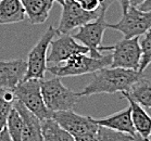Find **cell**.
<instances>
[{
  "label": "cell",
  "mask_w": 151,
  "mask_h": 141,
  "mask_svg": "<svg viewBox=\"0 0 151 141\" xmlns=\"http://www.w3.org/2000/svg\"><path fill=\"white\" fill-rule=\"evenodd\" d=\"M93 79L78 92L79 97H88L99 93H113L128 91L144 74L138 71L121 67H103L93 73Z\"/></svg>",
  "instance_id": "obj_1"
},
{
  "label": "cell",
  "mask_w": 151,
  "mask_h": 141,
  "mask_svg": "<svg viewBox=\"0 0 151 141\" xmlns=\"http://www.w3.org/2000/svg\"><path fill=\"white\" fill-rule=\"evenodd\" d=\"M112 55H103L96 59L88 54H76L66 60L63 65H55L47 67V72L51 73L55 77H71L85 74H93L96 71L110 66Z\"/></svg>",
  "instance_id": "obj_2"
},
{
  "label": "cell",
  "mask_w": 151,
  "mask_h": 141,
  "mask_svg": "<svg viewBox=\"0 0 151 141\" xmlns=\"http://www.w3.org/2000/svg\"><path fill=\"white\" fill-rule=\"evenodd\" d=\"M41 94L46 107L50 112L73 110L81 97L62 84L60 77L44 80L40 79Z\"/></svg>",
  "instance_id": "obj_3"
},
{
  "label": "cell",
  "mask_w": 151,
  "mask_h": 141,
  "mask_svg": "<svg viewBox=\"0 0 151 141\" xmlns=\"http://www.w3.org/2000/svg\"><path fill=\"white\" fill-rule=\"evenodd\" d=\"M13 92L17 100L21 101L40 120L51 118L52 112H50L46 107L41 94L40 79L32 78L23 80L13 88Z\"/></svg>",
  "instance_id": "obj_4"
},
{
  "label": "cell",
  "mask_w": 151,
  "mask_h": 141,
  "mask_svg": "<svg viewBox=\"0 0 151 141\" xmlns=\"http://www.w3.org/2000/svg\"><path fill=\"white\" fill-rule=\"evenodd\" d=\"M57 35V29L50 25L48 29L44 33L37 44L32 48L27 55V71L24 80L26 79H44L47 72V52L51 40Z\"/></svg>",
  "instance_id": "obj_5"
},
{
  "label": "cell",
  "mask_w": 151,
  "mask_h": 141,
  "mask_svg": "<svg viewBox=\"0 0 151 141\" xmlns=\"http://www.w3.org/2000/svg\"><path fill=\"white\" fill-rule=\"evenodd\" d=\"M112 62L110 67L139 71L141 62V48L139 37L124 38L111 46Z\"/></svg>",
  "instance_id": "obj_6"
},
{
  "label": "cell",
  "mask_w": 151,
  "mask_h": 141,
  "mask_svg": "<svg viewBox=\"0 0 151 141\" xmlns=\"http://www.w3.org/2000/svg\"><path fill=\"white\" fill-rule=\"evenodd\" d=\"M122 33L124 38L140 37L151 27V11H141L138 8L129 7L120 21L115 24L106 25Z\"/></svg>",
  "instance_id": "obj_7"
},
{
  "label": "cell",
  "mask_w": 151,
  "mask_h": 141,
  "mask_svg": "<svg viewBox=\"0 0 151 141\" xmlns=\"http://www.w3.org/2000/svg\"><path fill=\"white\" fill-rule=\"evenodd\" d=\"M106 12V11L101 10V13L96 20L88 22L85 25L78 27L77 33L72 35L77 42L89 49V55L96 59L103 57L100 51V44L102 42L104 31L108 28V23L104 19Z\"/></svg>",
  "instance_id": "obj_8"
},
{
  "label": "cell",
  "mask_w": 151,
  "mask_h": 141,
  "mask_svg": "<svg viewBox=\"0 0 151 141\" xmlns=\"http://www.w3.org/2000/svg\"><path fill=\"white\" fill-rule=\"evenodd\" d=\"M101 13V9L98 11H86L79 6L75 0H65L62 6V13L60 23L57 29V34H70L75 28H78L86 23L96 20Z\"/></svg>",
  "instance_id": "obj_9"
},
{
  "label": "cell",
  "mask_w": 151,
  "mask_h": 141,
  "mask_svg": "<svg viewBox=\"0 0 151 141\" xmlns=\"http://www.w3.org/2000/svg\"><path fill=\"white\" fill-rule=\"evenodd\" d=\"M51 118L73 137L82 136L88 132H95L99 127V125L95 122V118L77 114L73 110L52 112Z\"/></svg>",
  "instance_id": "obj_10"
},
{
  "label": "cell",
  "mask_w": 151,
  "mask_h": 141,
  "mask_svg": "<svg viewBox=\"0 0 151 141\" xmlns=\"http://www.w3.org/2000/svg\"><path fill=\"white\" fill-rule=\"evenodd\" d=\"M51 51L47 57V62L61 63L76 54H88L89 49L78 42L72 35L60 34L57 39H52Z\"/></svg>",
  "instance_id": "obj_11"
},
{
  "label": "cell",
  "mask_w": 151,
  "mask_h": 141,
  "mask_svg": "<svg viewBox=\"0 0 151 141\" xmlns=\"http://www.w3.org/2000/svg\"><path fill=\"white\" fill-rule=\"evenodd\" d=\"M27 71V62L23 59L0 61V88L13 89L23 82Z\"/></svg>",
  "instance_id": "obj_12"
},
{
  "label": "cell",
  "mask_w": 151,
  "mask_h": 141,
  "mask_svg": "<svg viewBox=\"0 0 151 141\" xmlns=\"http://www.w3.org/2000/svg\"><path fill=\"white\" fill-rule=\"evenodd\" d=\"M13 107L19 112L22 118L23 141H42L41 120L19 100H15Z\"/></svg>",
  "instance_id": "obj_13"
},
{
  "label": "cell",
  "mask_w": 151,
  "mask_h": 141,
  "mask_svg": "<svg viewBox=\"0 0 151 141\" xmlns=\"http://www.w3.org/2000/svg\"><path fill=\"white\" fill-rule=\"evenodd\" d=\"M95 122L99 126L110 128L113 130L124 132V134L132 135L134 137H137L138 135L136 132L132 122L131 116V107H125L122 111H119L116 113L111 114L109 116L102 117V118H95Z\"/></svg>",
  "instance_id": "obj_14"
},
{
  "label": "cell",
  "mask_w": 151,
  "mask_h": 141,
  "mask_svg": "<svg viewBox=\"0 0 151 141\" xmlns=\"http://www.w3.org/2000/svg\"><path fill=\"white\" fill-rule=\"evenodd\" d=\"M122 96L127 99L129 102V107H131V116L132 122L134 125V128L137 135L142 139L151 137V116L147 113L144 107L137 103L134 99H132L125 91H123Z\"/></svg>",
  "instance_id": "obj_15"
},
{
  "label": "cell",
  "mask_w": 151,
  "mask_h": 141,
  "mask_svg": "<svg viewBox=\"0 0 151 141\" xmlns=\"http://www.w3.org/2000/svg\"><path fill=\"white\" fill-rule=\"evenodd\" d=\"M26 16L33 25L41 24L47 21L53 7V0H21Z\"/></svg>",
  "instance_id": "obj_16"
},
{
  "label": "cell",
  "mask_w": 151,
  "mask_h": 141,
  "mask_svg": "<svg viewBox=\"0 0 151 141\" xmlns=\"http://www.w3.org/2000/svg\"><path fill=\"white\" fill-rule=\"evenodd\" d=\"M26 19L24 7L21 0H1L0 2V24H13Z\"/></svg>",
  "instance_id": "obj_17"
},
{
  "label": "cell",
  "mask_w": 151,
  "mask_h": 141,
  "mask_svg": "<svg viewBox=\"0 0 151 141\" xmlns=\"http://www.w3.org/2000/svg\"><path fill=\"white\" fill-rule=\"evenodd\" d=\"M125 92L145 109H151V80L142 76Z\"/></svg>",
  "instance_id": "obj_18"
},
{
  "label": "cell",
  "mask_w": 151,
  "mask_h": 141,
  "mask_svg": "<svg viewBox=\"0 0 151 141\" xmlns=\"http://www.w3.org/2000/svg\"><path fill=\"white\" fill-rule=\"evenodd\" d=\"M42 141H75L72 135L64 130L52 118L41 120Z\"/></svg>",
  "instance_id": "obj_19"
},
{
  "label": "cell",
  "mask_w": 151,
  "mask_h": 141,
  "mask_svg": "<svg viewBox=\"0 0 151 141\" xmlns=\"http://www.w3.org/2000/svg\"><path fill=\"white\" fill-rule=\"evenodd\" d=\"M15 94L13 89L0 88V129L6 126L8 116L15 102Z\"/></svg>",
  "instance_id": "obj_20"
},
{
  "label": "cell",
  "mask_w": 151,
  "mask_h": 141,
  "mask_svg": "<svg viewBox=\"0 0 151 141\" xmlns=\"http://www.w3.org/2000/svg\"><path fill=\"white\" fill-rule=\"evenodd\" d=\"M8 131L13 141H23V123L20 114L14 107H12L7 120Z\"/></svg>",
  "instance_id": "obj_21"
},
{
  "label": "cell",
  "mask_w": 151,
  "mask_h": 141,
  "mask_svg": "<svg viewBox=\"0 0 151 141\" xmlns=\"http://www.w3.org/2000/svg\"><path fill=\"white\" fill-rule=\"evenodd\" d=\"M139 42L141 48V62L138 72L142 73L148 65L151 64V27L142 35V37H139Z\"/></svg>",
  "instance_id": "obj_22"
},
{
  "label": "cell",
  "mask_w": 151,
  "mask_h": 141,
  "mask_svg": "<svg viewBox=\"0 0 151 141\" xmlns=\"http://www.w3.org/2000/svg\"><path fill=\"white\" fill-rule=\"evenodd\" d=\"M98 140L99 141H133L135 138L132 135L124 134V132H120V131L113 130L110 128L103 127V126H99L98 127Z\"/></svg>",
  "instance_id": "obj_23"
},
{
  "label": "cell",
  "mask_w": 151,
  "mask_h": 141,
  "mask_svg": "<svg viewBox=\"0 0 151 141\" xmlns=\"http://www.w3.org/2000/svg\"><path fill=\"white\" fill-rule=\"evenodd\" d=\"M76 2L86 11H98L101 9L100 0H75Z\"/></svg>",
  "instance_id": "obj_24"
},
{
  "label": "cell",
  "mask_w": 151,
  "mask_h": 141,
  "mask_svg": "<svg viewBox=\"0 0 151 141\" xmlns=\"http://www.w3.org/2000/svg\"><path fill=\"white\" fill-rule=\"evenodd\" d=\"M97 131H95V132H88V134L82 135V136L74 137L75 138V141H99L98 140Z\"/></svg>",
  "instance_id": "obj_25"
},
{
  "label": "cell",
  "mask_w": 151,
  "mask_h": 141,
  "mask_svg": "<svg viewBox=\"0 0 151 141\" xmlns=\"http://www.w3.org/2000/svg\"><path fill=\"white\" fill-rule=\"evenodd\" d=\"M0 141H13L9 131H8L7 126H4L0 129Z\"/></svg>",
  "instance_id": "obj_26"
},
{
  "label": "cell",
  "mask_w": 151,
  "mask_h": 141,
  "mask_svg": "<svg viewBox=\"0 0 151 141\" xmlns=\"http://www.w3.org/2000/svg\"><path fill=\"white\" fill-rule=\"evenodd\" d=\"M138 9L141 11H151V0H146Z\"/></svg>",
  "instance_id": "obj_27"
},
{
  "label": "cell",
  "mask_w": 151,
  "mask_h": 141,
  "mask_svg": "<svg viewBox=\"0 0 151 141\" xmlns=\"http://www.w3.org/2000/svg\"><path fill=\"white\" fill-rule=\"evenodd\" d=\"M145 1H146V0H128L129 7H135V8H139Z\"/></svg>",
  "instance_id": "obj_28"
},
{
  "label": "cell",
  "mask_w": 151,
  "mask_h": 141,
  "mask_svg": "<svg viewBox=\"0 0 151 141\" xmlns=\"http://www.w3.org/2000/svg\"><path fill=\"white\" fill-rule=\"evenodd\" d=\"M112 1L113 0H100V2H101V10H104V11L108 10V8L110 7Z\"/></svg>",
  "instance_id": "obj_29"
},
{
  "label": "cell",
  "mask_w": 151,
  "mask_h": 141,
  "mask_svg": "<svg viewBox=\"0 0 151 141\" xmlns=\"http://www.w3.org/2000/svg\"><path fill=\"white\" fill-rule=\"evenodd\" d=\"M120 2L122 6V11H123V13H125L127 9L129 8V2H128V0H120Z\"/></svg>",
  "instance_id": "obj_30"
},
{
  "label": "cell",
  "mask_w": 151,
  "mask_h": 141,
  "mask_svg": "<svg viewBox=\"0 0 151 141\" xmlns=\"http://www.w3.org/2000/svg\"><path fill=\"white\" fill-rule=\"evenodd\" d=\"M53 1L58 2V4H61V6H63V4H64V2H65V0H53Z\"/></svg>",
  "instance_id": "obj_31"
},
{
  "label": "cell",
  "mask_w": 151,
  "mask_h": 141,
  "mask_svg": "<svg viewBox=\"0 0 151 141\" xmlns=\"http://www.w3.org/2000/svg\"><path fill=\"white\" fill-rule=\"evenodd\" d=\"M0 2H1V0H0Z\"/></svg>",
  "instance_id": "obj_32"
}]
</instances>
